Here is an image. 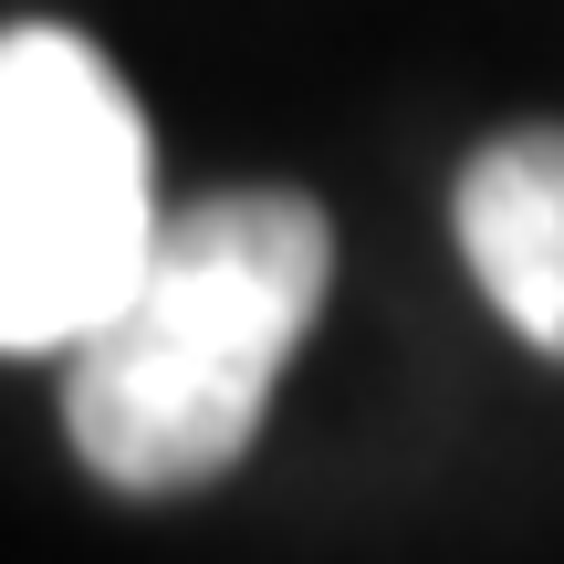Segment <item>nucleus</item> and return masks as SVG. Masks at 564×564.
I'll return each mask as SVG.
<instances>
[{"label": "nucleus", "instance_id": "f03ea898", "mask_svg": "<svg viewBox=\"0 0 564 564\" xmlns=\"http://www.w3.org/2000/svg\"><path fill=\"white\" fill-rule=\"evenodd\" d=\"M167 209L147 116L84 32H0V356H74L147 272Z\"/></svg>", "mask_w": 564, "mask_h": 564}, {"label": "nucleus", "instance_id": "f257e3e1", "mask_svg": "<svg viewBox=\"0 0 564 564\" xmlns=\"http://www.w3.org/2000/svg\"><path fill=\"white\" fill-rule=\"evenodd\" d=\"M335 282V230L293 188L167 209L126 303L74 345L63 429L116 491H188L262 440L272 377Z\"/></svg>", "mask_w": 564, "mask_h": 564}, {"label": "nucleus", "instance_id": "7ed1b4c3", "mask_svg": "<svg viewBox=\"0 0 564 564\" xmlns=\"http://www.w3.org/2000/svg\"><path fill=\"white\" fill-rule=\"evenodd\" d=\"M460 262L523 345L564 356V126L491 137L460 167Z\"/></svg>", "mask_w": 564, "mask_h": 564}]
</instances>
